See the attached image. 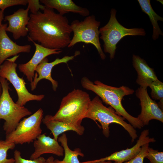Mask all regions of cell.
Segmentation results:
<instances>
[{
  "instance_id": "cell-22",
  "label": "cell",
  "mask_w": 163,
  "mask_h": 163,
  "mask_svg": "<svg viewBox=\"0 0 163 163\" xmlns=\"http://www.w3.org/2000/svg\"><path fill=\"white\" fill-rule=\"evenodd\" d=\"M151 89V92L152 98L159 100L158 104L163 110V83L158 79L152 82L149 86Z\"/></svg>"
},
{
  "instance_id": "cell-32",
  "label": "cell",
  "mask_w": 163,
  "mask_h": 163,
  "mask_svg": "<svg viewBox=\"0 0 163 163\" xmlns=\"http://www.w3.org/2000/svg\"><path fill=\"white\" fill-rule=\"evenodd\" d=\"M2 92V86L1 83L0 82V97L1 95Z\"/></svg>"
},
{
  "instance_id": "cell-5",
  "label": "cell",
  "mask_w": 163,
  "mask_h": 163,
  "mask_svg": "<svg viewBox=\"0 0 163 163\" xmlns=\"http://www.w3.org/2000/svg\"><path fill=\"white\" fill-rule=\"evenodd\" d=\"M116 12L115 9L112 8L108 22L99 29L100 38L104 42V51L109 54L111 60L114 57L117 43L123 37L127 36H145L146 34L143 28H128L121 25L116 18Z\"/></svg>"
},
{
  "instance_id": "cell-11",
  "label": "cell",
  "mask_w": 163,
  "mask_h": 163,
  "mask_svg": "<svg viewBox=\"0 0 163 163\" xmlns=\"http://www.w3.org/2000/svg\"><path fill=\"white\" fill-rule=\"evenodd\" d=\"M149 133L148 129L143 130L136 144L130 148L115 152L109 156L99 159L83 161L81 163H92L106 161H114L112 163H123L126 162L133 158L139 153L142 146L143 145L155 142L154 138H150L148 136Z\"/></svg>"
},
{
  "instance_id": "cell-9",
  "label": "cell",
  "mask_w": 163,
  "mask_h": 163,
  "mask_svg": "<svg viewBox=\"0 0 163 163\" xmlns=\"http://www.w3.org/2000/svg\"><path fill=\"white\" fill-rule=\"evenodd\" d=\"M19 56L18 55L7 59L0 66V77L6 79L12 85L18 96L16 103L23 106L30 101H41L45 95H35L29 92L26 87L24 80L18 75L16 72L17 64L15 62Z\"/></svg>"
},
{
  "instance_id": "cell-18",
  "label": "cell",
  "mask_w": 163,
  "mask_h": 163,
  "mask_svg": "<svg viewBox=\"0 0 163 163\" xmlns=\"http://www.w3.org/2000/svg\"><path fill=\"white\" fill-rule=\"evenodd\" d=\"M40 2L47 7L56 9L62 15L70 12L84 17L90 14L87 8L77 5L72 0H40Z\"/></svg>"
},
{
  "instance_id": "cell-24",
  "label": "cell",
  "mask_w": 163,
  "mask_h": 163,
  "mask_svg": "<svg viewBox=\"0 0 163 163\" xmlns=\"http://www.w3.org/2000/svg\"><path fill=\"white\" fill-rule=\"evenodd\" d=\"M145 158L149 159V163H163V152L149 147Z\"/></svg>"
},
{
  "instance_id": "cell-21",
  "label": "cell",
  "mask_w": 163,
  "mask_h": 163,
  "mask_svg": "<svg viewBox=\"0 0 163 163\" xmlns=\"http://www.w3.org/2000/svg\"><path fill=\"white\" fill-rule=\"evenodd\" d=\"M58 141L61 143L65 154L64 157L62 160L56 159L58 163H81L78 159V157L80 156L83 157L84 156V154L79 148H76L74 150L69 148L68 144V139L65 133H63L58 137Z\"/></svg>"
},
{
  "instance_id": "cell-1",
  "label": "cell",
  "mask_w": 163,
  "mask_h": 163,
  "mask_svg": "<svg viewBox=\"0 0 163 163\" xmlns=\"http://www.w3.org/2000/svg\"><path fill=\"white\" fill-rule=\"evenodd\" d=\"M27 26L28 40L37 41L43 47L61 50L68 47L72 32L67 18L46 7L43 12L31 13Z\"/></svg>"
},
{
  "instance_id": "cell-20",
  "label": "cell",
  "mask_w": 163,
  "mask_h": 163,
  "mask_svg": "<svg viewBox=\"0 0 163 163\" xmlns=\"http://www.w3.org/2000/svg\"><path fill=\"white\" fill-rule=\"evenodd\" d=\"M142 11L147 14L151 22L153 28L152 38L155 40L158 38L159 35L163 36V33L158 23L159 21H163V18L157 14L153 9L150 0H138Z\"/></svg>"
},
{
  "instance_id": "cell-8",
  "label": "cell",
  "mask_w": 163,
  "mask_h": 163,
  "mask_svg": "<svg viewBox=\"0 0 163 163\" xmlns=\"http://www.w3.org/2000/svg\"><path fill=\"white\" fill-rule=\"evenodd\" d=\"M43 111L40 108L29 117L20 121L15 129L6 135L5 141L15 145L30 143L41 134V124Z\"/></svg>"
},
{
  "instance_id": "cell-7",
  "label": "cell",
  "mask_w": 163,
  "mask_h": 163,
  "mask_svg": "<svg viewBox=\"0 0 163 163\" xmlns=\"http://www.w3.org/2000/svg\"><path fill=\"white\" fill-rule=\"evenodd\" d=\"M100 24V22L96 20L94 15L86 17L83 21H72L70 26L73 35L68 47H72L80 42L91 44L96 48L101 59H105L106 56L99 41L98 28Z\"/></svg>"
},
{
  "instance_id": "cell-10",
  "label": "cell",
  "mask_w": 163,
  "mask_h": 163,
  "mask_svg": "<svg viewBox=\"0 0 163 163\" xmlns=\"http://www.w3.org/2000/svg\"><path fill=\"white\" fill-rule=\"evenodd\" d=\"M136 95L140 101L141 113L137 118L144 126L148 125L152 120L163 123V112L158 104L152 100L148 93L147 89L139 87L136 91Z\"/></svg>"
},
{
  "instance_id": "cell-16",
  "label": "cell",
  "mask_w": 163,
  "mask_h": 163,
  "mask_svg": "<svg viewBox=\"0 0 163 163\" xmlns=\"http://www.w3.org/2000/svg\"><path fill=\"white\" fill-rule=\"evenodd\" d=\"M34 151L31 155L30 159H36L44 154L51 153L58 156L63 155V147L59 143L58 140L44 133L40 135L34 143Z\"/></svg>"
},
{
  "instance_id": "cell-6",
  "label": "cell",
  "mask_w": 163,
  "mask_h": 163,
  "mask_svg": "<svg viewBox=\"0 0 163 163\" xmlns=\"http://www.w3.org/2000/svg\"><path fill=\"white\" fill-rule=\"evenodd\" d=\"M2 92L0 97V120L5 122L3 129L7 135L14 131L21 120L30 115L32 112L24 106H21L13 100L9 93V83L5 79L0 77Z\"/></svg>"
},
{
  "instance_id": "cell-28",
  "label": "cell",
  "mask_w": 163,
  "mask_h": 163,
  "mask_svg": "<svg viewBox=\"0 0 163 163\" xmlns=\"http://www.w3.org/2000/svg\"><path fill=\"white\" fill-rule=\"evenodd\" d=\"M28 8L32 14H34L37 13L39 9L43 10L46 6L40 4V0H27Z\"/></svg>"
},
{
  "instance_id": "cell-29",
  "label": "cell",
  "mask_w": 163,
  "mask_h": 163,
  "mask_svg": "<svg viewBox=\"0 0 163 163\" xmlns=\"http://www.w3.org/2000/svg\"><path fill=\"white\" fill-rule=\"evenodd\" d=\"M44 163H58L56 160H54V158L53 156L49 157L46 161Z\"/></svg>"
},
{
  "instance_id": "cell-19",
  "label": "cell",
  "mask_w": 163,
  "mask_h": 163,
  "mask_svg": "<svg viewBox=\"0 0 163 163\" xmlns=\"http://www.w3.org/2000/svg\"><path fill=\"white\" fill-rule=\"evenodd\" d=\"M52 115H47L43 118L42 122L52 133L53 138L58 140L59 136L68 131H73L78 135H82L85 129L82 125H74L63 122L56 120L52 118Z\"/></svg>"
},
{
  "instance_id": "cell-27",
  "label": "cell",
  "mask_w": 163,
  "mask_h": 163,
  "mask_svg": "<svg viewBox=\"0 0 163 163\" xmlns=\"http://www.w3.org/2000/svg\"><path fill=\"white\" fill-rule=\"evenodd\" d=\"M27 0H0V10L3 11L7 8L19 5H26Z\"/></svg>"
},
{
  "instance_id": "cell-31",
  "label": "cell",
  "mask_w": 163,
  "mask_h": 163,
  "mask_svg": "<svg viewBox=\"0 0 163 163\" xmlns=\"http://www.w3.org/2000/svg\"><path fill=\"white\" fill-rule=\"evenodd\" d=\"M113 162L111 161H101L99 162H94L92 163H112Z\"/></svg>"
},
{
  "instance_id": "cell-4",
  "label": "cell",
  "mask_w": 163,
  "mask_h": 163,
  "mask_svg": "<svg viewBox=\"0 0 163 163\" xmlns=\"http://www.w3.org/2000/svg\"><path fill=\"white\" fill-rule=\"evenodd\" d=\"M85 118L91 119L101 124L104 135L107 138L110 136L109 125L115 123L122 126L129 134L133 142L138 136L135 129L124 120L123 117L118 115L111 107L104 105L99 97L96 96L92 100Z\"/></svg>"
},
{
  "instance_id": "cell-17",
  "label": "cell",
  "mask_w": 163,
  "mask_h": 163,
  "mask_svg": "<svg viewBox=\"0 0 163 163\" xmlns=\"http://www.w3.org/2000/svg\"><path fill=\"white\" fill-rule=\"evenodd\" d=\"M132 63L137 73L136 82L140 87L147 89L152 82L158 79L154 69L151 68L144 59L133 54Z\"/></svg>"
},
{
  "instance_id": "cell-14",
  "label": "cell",
  "mask_w": 163,
  "mask_h": 163,
  "mask_svg": "<svg viewBox=\"0 0 163 163\" xmlns=\"http://www.w3.org/2000/svg\"><path fill=\"white\" fill-rule=\"evenodd\" d=\"M33 42L35 50L33 56L27 62L19 64L18 69L27 77V80L31 83L33 81L35 69L40 62L47 56L52 54H59L62 51L61 50L50 49L44 47L35 42Z\"/></svg>"
},
{
  "instance_id": "cell-26",
  "label": "cell",
  "mask_w": 163,
  "mask_h": 163,
  "mask_svg": "<svg viewBox=\"0 0 163 163\" xmlns=\"http://www.w3.org/2000/svg\"><path fill=\"white\" fill-rule=\"evenodd\" d=\"M149 146V143L143 145L141 147L140 151L136 156L123 163H143L144 159L147 155Z\"/></svg>"
},
{
  "instance_id": "cell-3",
  "label": "cell",
  "mask_w": 163,
  "mask_h": 163,
  "mask_svg": "<svg viewBox=\"0 0 163 163\" xmlns=\"http://www.w3.org/2000/svg\"><path fill=\"white\" fill-rule=\"evenodd\" d=\"M91 100L89 94L79 89H74L64 97L59 110L52 116L55 120L80 125L85 118Z\"/></svg>"
},
{
  "instance_id": "cell-12",
  "label": "cell",
  "mask_w": 163,
  "mask_h": 163,
  "mask_svg": "<svg viewBox=\"0 0 163 163\" xmlns=\"http://www.w3.org/2000/svg\"><path fill=\"white\" fill-rule=\"evenodd\" d=\"M79 52L77 51L73 56H65L62 58H57L51 62H49L48 59L46 57L37 66L35 69L36 73L32 82L30 83L31 90L33 91L36 88L38 82L41 80L46 79L51 82L52 88L56 91L58 87L57 81L52 77L51 73L53 68L56 65L61 63H67L69 61L72 60L75 57L79 54Z\"/></svg>"
},
{
  "instance_id": "cell-13",
  "label": "cell",
  "mask_w": 163,
  "mask_h": 163,
  "mask_svg": "<svg viewBox=\"0 0 163 163\" xmlns=\"http://www.w3.org/2000/svg\"><path fill=\"white\" fill-rule=\"evenodd\" d=\"M29 9L21 8L13 14L6 16L5 21H8V25L6 28V31L12 34L14 39L17 40L26 36L28 33L27 27L30 19L28 15Z\"/></svg>"
},
{
  "instance_id": "cell-23",
  "label": "cell",
  "mask_w": 163,
  "mask_h": 163,
  "mask_svg": "<svg viewBox=\"0 0 163 163\" xmlns=\"http://www.w3.org/2000/svg\"><path fill=\"white\" fill-rule=\"evenodd\" d=\"M15 145L9 143L5 140H0V163H14V160L13 158L8 159L7 153L9 149H13Z\"/></svg>"
},
{
  "instance_id": "cell-25",
  "label": "cell",
  "mask_w": 163,
  "mask_h": 163,
  "mask_svg": "<svg viewBox=\"0 0 163 163\" xmlns=\"http://www.w3.org/2000/svg\"><path fill=\"white\" fill-rule=\"evenodd\" d=\"M14 163H44L46 159L43 157H40L38 158L33 160H27L22 158L21 152L16 150L14 152Z\"/></svg>"
},
{
  "instance_id": "cell-30",
  "label": "cell",
  "mask_w": 163,
  "mask_h": 163,
  "mask_svg": "<svg viewBox=\"0 0 163 163\" xmlns=\"http://www.w3.org/2000/svg\"><path fill=\"white\" fill-rule=\"evenodd\" d=\"M4 19V11L0 10V27L2 24V22Z\"/></svg>"
},
{
  "instance_id": "cell-2",
  "label": "cell",
  "mask_w": 163,
  "mask_h": 163,
  "mask_svg": "<svg viewBox=\"0 0 163 163\" xmlns=\"http://www.w3.org/2000/svg\"><path fill=\"white\" fill-rule=\"evenodd\" d=\"M81 84L84 88L96 94L103 102L113 109L118 115L126 119L134 128L141 129L144 126L137 117L132 116L126 111L122 104V100L125 96L134 93L133 89L125 86L116 87L108 85L98 80L93 82L86 76L81 79Z\"/></svg>"
},
{
  "instance_id": "cell-15",
  "label": "cell",
  "mask_w": 163,
  "mask_h": 163,
  "mask_svg": "<svg viewBox=\"0 0 163 163\" xmlns=\"http://www.w3.org/2000/svg\"><path fill=\"white\" fill-rule=\"evenodd\" d=\"M7 24H2L0 27V66L8 58L21 53H29L31 49L30 45H20L10 39L6 33Z\"/></svg>"
}]
</instances>
